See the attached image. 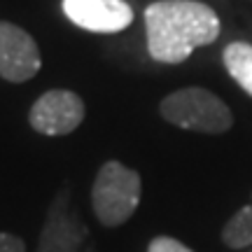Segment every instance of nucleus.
Segmentation results:
<instances>
[{"label":"nucleus","instance_id":"9d476101","mask_svg":"<svg viewBox=\"0 0 252 252\" xmlns=\"http://www.w3.org/2000/svg\"><path fill=\"white\" fill-rule=\"evenodd\" d=\"M147 252H194L189 250L185 243H180L178 238H171V236H157L150 241V248Z\"/></svg>","mask_w":252,"mask_h":252},{"label":"nucleus","instance_id":"7ed1b4c3","mask_svg":"<svg viewBox=\"0 0 252 252\" xmlns=\"http://www.w3.org/2000/svg\"><path fill=\"white\" fill-rule=\"evenodd\" d=\"M143 194L140 175L119 161L100 166L91 187V206L103 226H122L138 210Z\"/></svg>","mask_w":252,"mask_h":252},{"label":"nucleus","instance_id":"f257e3e1","mask_svg":"<svg viewBox=\"0 0 252 252\" xmlns=\"http://www.w3.org/2000/svg\"><path fill=\"white\" fill-rule=\"evenodd\" d=\"M147 49L159 63H182L220 35V17L198 0H157L145 9Z\"/></svg>","mask_w":252,"mask_h":252},{"label":"nucleus","instance_id":"6e6552de","mask_svg":"<svg viewBox=\"0 0 252 252\" xmlns=\"http://www.w3.org/2000/svg\"><path fill=\"white\" fill-rule=\"evenodd\" d=\"M224 68L231 75V80L241 89L252 96V45L250 42H231L224 49Z\"/></svg>","mask_w":252,"mask_h":252},{"label":"nucleus","instance_id":"1a4fd4ad","mask_svg":"<svg viewBox=\"0 0 252 252\" xmlns=\"http://www.w3.org/2000/svg\"><path fill=\"white\" fill-rule=\"evenodd\" d=\"M222 241L231 250L252 248V203L243 206L222 229Z\"/></svg>","mask_w":252,"mask_h":252},{"label":"nucleus","instance_id":"20e7f679","mask_svg":"<svg viewBox=\"0 0 252 252\" xmlns=\"http://www.w3.org/2000/svg\"><path fill=\"white\" fill-rule=\"evenodd\" d=\"M84 119V100L68 89H52L33 103L28 122L37 133L68 135Z\"/></svg>","mask_w":252,"mask_h":252},{"label":"nucleus","instance_id":"423d86ee","mask_svg":"<svg viewBox=\"0 0 252 252\" xmlns=\"http://www.w3.org/2000/svg\"><path fill=\"white\" fill-rule=\"evenodd\" d=\"M63 14L91 33H119L133 21V9L124 0H63Z\"/></svg>","mask_w":252,"mask_h":252},{"label":"nucleus","instance_id":"9b49d317","mask_svg":"<svg viewBox=\"0 0 252 252\" xmlns=\"http://www.w3.org/2000/svg\"><path fill=\"white\" fill-rule=\"evenodd\" d=\"M0 252H26V245L14 234H0Z\"/></svg>","mask_w":252,"mask_h":252},{"label":"nucleus","instance_id":"f03ea898","mask_svg":"<svg viewBox=\"0 0 252 252\" xmlns=\"http://www.w3.org/2000/svg\"><path fill=\"white\" fill-rule=\"evenodd\" d=\"M159 112L166 122L198 131V133H224L234 124V115L224 100L203 87H185L168 94L159 105Z\"/></svg>","mask_w":252,"mask_h":252},{"label":"nucleus","instance_id":"0eeeda50","mask_svg":"<svg viewBox=\"0 0 252 252\" xmlns=\"http://www.w3.org/2000/svg\"><path fill=\"white\" fill-rule=\"evenodd\" d=\"M70 222L72 220H68V215L59 210V203H56L40 252H80V236H87V231L80 224L70 226Z\"/></svg>","mask_w":252,"mask_h":252},{"label":"nucleus","instance_id":"39448f33","mask_svg":"<svg viewBox=\"0 0 252 252\" xmlns=\"http://www.w3.org/2000/svg\"><path fill=\"white\" fill-rule=\"evenodd\" d=\"M42 59L35 40L24 28L0 21V77L7 82H26L40 72Z\"/></svg>","mask_w":252,"mask_h":252}]
</instances>
